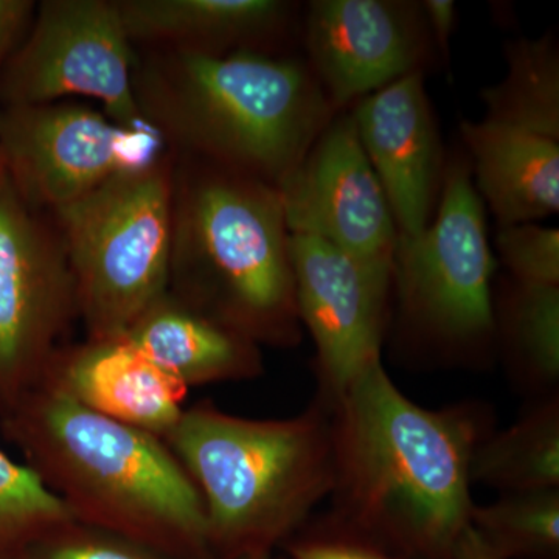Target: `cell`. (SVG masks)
<instances>
[{
  "label": "cell",
  "mask_w": 559,
  "mask_h": 559,
  "mask_svg": "<svg viewBox=\"0 0 559 559\" xmlns=\"http://www.w3.org/2000/svg\"><path fill=\"white\" fill-rule=\"evenodd\" d=\"M334 481L320 525L403 559H454L471 525V462L492 432L485 404L430 411L407 399L382 360L330 407Z\"/></svg>",
  "instance_id": "obj_1"
},
{
  "label": "cell",
  "mask_w": 559,
  "mask_h": 559,
  "mask_svg": "<svg viewBox=\"0 0 559 559\" xmlns=\"http://www.w3.org/2000/svg\"><path fill=\"white\" fill-rule=\"evenodd\" d=\"M132 86L146 127L175 156L278 187L337 112L305 58L135 49Z\"/></svg>",
  "instance_id": "obj_2"
},
{
  "label": "cell",
  "mask_w": 559,
  "mask_h": 559,
  "mask_svg": "<svg viewBox=\"0 0 559 559\" xmlns=\"http://www.w3.org/2000/svg\"><path fill=\"white\" fill-rule=\"evenodd\" d=\"M0 428L73 521L178 558L216 559L200 492L162 437L47 385L0 417Z\"/></svg>",
  "instance_id": "obj_3"
},
{
  "label": "cell",
  "mask_w": 559,
  "mask_h": 559,
  "mask_svg": "<svg viewBox=\"0 0 559 559\" xmlns=\"http://www.w3.org/2000/svg\"><path fill=\"white\" fill-rule=\"evenodd\" d=\"M289 238L277 187L175 156L168 290L179 299L260 347H296L301 325Z\"/></svg>",
  "instance_id": "obj_4"
},
{
  "label": "cell",
  "mask_w": 559,
  "mask_h": 559,
  "mask_svg": "<svg viewBox=\"0 0 559 559\" xmlns=\"http://www.w3.org/2000/svg\"><path fill=\"white\" fill-rule=\"evenodd\" d=\"M164 440L200 492L216 559L274 554L333 488L331 414L319 401L280 419L240 417L200 401Z\"/></svg>",
  "instance_id": "obj_5"
},
{
  "label": "cell",
  "mask_w": 559,
  "mask_h": 559,
  "mask_svg": "<svg viewBox=\"0 0 559 559\" xmlns=\"http://www.w3.org/2000/svg\"><path fill=\"white\" fill-rule=\"evenodd\" d=\"M496 263L487 210L465 150L447 156L436 215L399 238L392 266L400 347L440 366L481 369L496 358Z\"/></svg>",
  "instance_id": "obj_6"
},
{
  "label": "cell",
  "mask_w": 559,
  "mask_h": 559,
  "mask_svg": "<svg viewBox=\"0 0 559 559\" xmlns=\"http://www.w3.org/2000/svg\"><path fill=\"white\" fill-rule=\"evenodd\" d=\"M175 156L109 179L50 213L75 280L87 337L123 336L168 289Z\"/></svg>",
  "instance_id": "obj_7"
},
{
  "label": "cell",
  "mask_w": 559,
  "mask_h": 559,
  "mask_svg": "<svg viewBox=\"0 0 559 559\" xmlns=\"http://www.w3.org/2000/svg\"><path fill=\"white\" fill-rule=\"evenodd\" d=\"M76 319L75 280L57 224L22 200L7 176L0 183V417L43 382Z\"/></svg>",
  "instance_id": "obj_8"
},
{
  "label": "cell",
  "mask_w": 559,
  "mask_h": 559,
  "mask_svg": "<svg viewBox=\"0 0 559 559\" xmlns=\"http://www.w3.org/2000/svg\"><path fill=\"white\" fill-rule=\"evenodd\" d=\"M134 62L117 0H44L0 73V106L79 95L97 102L121 127L151 130L135 102Z\"/></svg>",
  "instance_id": "obj_9"
},
{
  "label": "cell",
  "mask_w": 559,
  "mask_h": 559,
  "mask_svg": "<svg viewBox=\"0 0 559 559\" xmlns=\"http://www.w3.org/2000/svg\"><path fill=\"white\" fill-rule=\"evenodd\" d=\"M0 151L22 200L44 213L79 201L167 153L151 130H130L100 109L61 100L0 106Z\"/></svg>",
  "instance_id": "obj_10"
},
{
  "label": "cell",
  "mask_w": 559,
  "mask_h": 559,
  "mask_svg": "<svg viewBox=\"0 0 559 559\" xmlns=\"http://www.w3.org/2000/svg\"><path fill=\"white\" fill-rule=\"evenodd\" d=\"M297 311L316 347V401L331 407L349 382L381 360L392 312V272L330 242L290 235Z\"/></svg>",
  "instance_id": "obj_11"
},
{
  "label": "cell",
  "mask_w": 559,
  "mask_h": 559,
  "mask_svg": "<svg viewBox=\"0 0 559 559\" xmlns=\"http://www.w3.org/2000/svg\"><path fill=\"white\" fill-rule=\"evenodd\" d=\"M277 189L290 235L319 238L392 272L399 229L348 109L334 116Z\"/></svg>",
  "instance_id": "obj_12"
},
{
  "label": "cell",
  "mask_w": 559,
  "mask_h": 559,
  "mask_svg": "<svg viewBox=\"0 0 559 559\" xmlns=\"http://www.w3.org/2000/svg\"><path fill=\"white\" fill-rule=\"evenodd\" d=\"M300 35L308 66L337 112L414 72L436 49L414 0H312Z\"/></svg>",
  "instance_id": "obj_13"
},
{
  "label": "cell",
  "mask_w": 559,
  "mask_h": 559,
  "mask_svg": "<svg viewBox=\"0 0 559 559\" xmlns=\"http://www.w3.org/2000/svg\"><path fill=\"white\" fill-rule=\"evenodd\" d=\"M348 110L400 237L421 234L436 215L447 165L425 72L393 81Z\"/></svg>",
  "instance_id": "obj_14"
},
{
  "label": "cell",
  "mask_w": 559,
  "mask_h": 559,
  "mask_svg": "<svg viewBox=\"0 0 559 559\" xmlns=\"http://www.w3.org/2000/svg\"><path fill=\"white\" fill-rule=\"evenodd\" d=\"M39 385L162 439L178 425L189 392L123 336L68 342L55 353Z\"/></svg>",
  "instance_id": "obj_15"
},
{
  "label": "cell",
  "mask_w": 559,
  "mask_h": 559,
  "mask_svg": "<svg viewBox=\"0 0 559 559\" xmlns=\"http://www.w3.org/2000/svg\"><path fill=\"white\" fill-rule=\"evenodd\" d=\"M135 49L223 57L288 53L300 32L299 3L285 0H117Z\"/></svg>",
  "instance_id": "obj_16"
},
{
  "label": "cell",
  "mask_w": 559,
  "mask_h": 559,
  "mask_svg": "<svg viewBox=\"0 0 559 559\" xmlns=\"http://www.w3.org/2000/svg\"><path fill=\"white\" fill-rule=\"evenodd\" d=\"M123 337L187 389L255 380L264 371L255 341L168 289L140 312Z\"/></svg>",
  "instance_id": "obj_17"
},
{
  "label": "cell",
  "mask_w": 559,
  "mask_h": 559,
  "mask_svg": "<svg viewBox=\"0 0 559 559\" xmlns=\"http://www.w3.org/2000/svg\"><path fill=\"white\" fill-rule=\"evenodd\" d=\"M474 189L499 227L536 223L559 210V142L495 121H460Z\"/></svg>",
  "instance_id": "obj_18"
},
{
  "label": "cell",
  "mask_w": 559,
  "mask_h": 559,
  "mask_svg": "<svg viewBox=\"0 0 559 559\" xmlns=\"http://www.w3.org/2000/svg\"><path fill=\"white\" fill-rule=\"evenodd\" d=\"M496 355L533 400L559 393V286L502 278L495 290Z\"/></svg>",
  "instance_id": "obj_19"
},
{
  "label": "cell",
  "mask_w": 559,
  "mask_h": 559,
  "mask_svg": "<svg viewBox=\"0 0 559 559\" xmlns=\"http://www.w3.org/2000/svg\"><path fill=\"white\" fill-rule=\"evenodd\" d=\"M473 484L500 495L559 488V393L533 400L510 428L492 430L471 462Z\"/></svg>",
  "instance_id": "obj_20"
},
{
  "label": "cell",
  "mask_w": 559,
  "mask_h": 559,
  "mask_svg": "<svg viewBox=\"0 0 559 559\" xmlns=\"http://www.w3.org/2000/svg\"><path fill=\"white\" fill-rule=\"evenodd\" d=\"M507 75L480 92L485 120L559 142V46L557 36L507 40Z\"/></svg>",
  "instance_id": "obj_21"
},
{
  "label": "cell",
  "mask_w": 559,
  "mask_h": 559,
  "mask_svg": "<svg viewBox=\"0 0 559 559\" xmlns=\"http://www.w3.org/2000/svg\"><path fill=\"white\" fill-rule=\"evenodd\" d=\"M471 527L499 559H559V488L474 506Z\"/></svg>",
  "instance_id": "obj_22"
},
{
  "label": "cell",
  "mask_w": 559,
  "mask_h": 559,
  "mask_svg": "<svg viewBox=\"0 0 559 559\" xmlns=\"http://www.w3.org/2000/svg\"><path fill=\"white\" fill-rule=\"evenodd\" d=\"M73 521L68 507L25 463L0 450V558Z\"/></svg>",
  "instance_id": "obj_23"
},
{
  "label": "cell",
  "mask_w": 559,
  "mask_h": 559,
  "mask_svg": "<svg viewBox=\"0 0 559 559\" xmlns=\"http://www.w3.org/2000/svg\"><path fill=\"white\" fill-rule=\"evenodd\" d=\"M9 559H182L80 522L50 530Z\"/></svg>",
  "instance_id": "obj_24"
},
{
  "label": "cell",
  "mask_w": 559,
  "mask_h": 559,
  "mask_svg": "<svg viewBox=\"0 0 559 559\" xmlns=\"http://www.w3.org/2000/svg\"><path fill=\"white\" fill-rule=\"evenodd\" d=\"M496 249L509 277L559 286V230L536 223L499 227Z\"/></svg>",
  "instance_id": "obj_25"
},
{
  "label": "cell",
  "mask_w": 559,
  "mask_h": 559,
  "mask_svg": "<svg viewBox=\"0 0 559 559\" xmlns=\"http://www.w3.org/2000/svg\"><path fill=\"white\" fill-rule=\"evenodd\" d=\"M285 546L290 559H403L323 525L294 536Z\"/></svg>",
  "instance_id": "obj_26"
},
{
  "label": "cell",
  "mask_w": 559,
  "mask_h": 559,
  "mask_svg": "<svg viewBox=\"0 0 559 559\" xmlns=\"http://www.w3.org/2000/svg\"><path fill=\"white\" fill-rule=\"evenodd\" d=\"M36 7L33 0H0V73L27 35Z\"/></svg>",
  "instance_id": "obj_27"
},
{
  "label": "cell",
  "mask_w": 559,
  "mask_h": 559,
  "mask_svg": "<svg viewBox=\"0 0 559 559\" xmlns=\"http://www.w3.org/2000/svg\"><path fill=\"white\" fill-rule=\"evenodd\" d=\"M421 10L428 24L433 49L444 60L450 58V44L457 22V7L452 0H423Z\"/></svg>",
  "instance_id": "obj_28"
},
{
  "label": "cell",
  "mask_w": 559,
  "mask_h": 559,
  "mask_svg": "<svg viewBox=\"0 0 559 559\" xmlns=\"http://www.w3.org/2000/svg\"><path fill=\"white\" fill-rule=\"evenodd\" d=\"M454 559H499L488 549L487 544L477 535L473 527L466 528L460 538Z\"/></svg>",
  "instance_id": "obj_29"
},
{
  "label": "cell",
  "mask_w": 559,
  "mask_h": 559,
  "mask_svg": "<svg viewBox=\"0 0 559 559\" xmlns=\"http://www.w3.org/2000/svg\"><path fill=\"white\" fill-rule=\"evenodd\" d=\"M7 179V168H5V160H3V154L2 151H0V183L3 182V180Z\"/></svg>",
  "instance_id": "obj_30"
},
{
  "label": "cell",
  "mask_w": 559,
  "mask_h": 559,
  "mask_svg": "<svg viewBox=\"0 0 559 559\" xmlns=\"http://www.w3.org/2000/svg\"><path fill=\"white\" fill-rule=\"evenodd\" d=\"M241 559H277L274 557V554H259V555H250V557L241 558Z\"/></svg>",
  "instance_id": "obj_31"
},
{
  "label": "cell",
  "mask_w": 559,
  "mask_h": 559,
  "mask_svg": "<svg viewBox=\"0 0 559 559\" xmlns=\"http://www.w3.org/2000/svg\"><path fill=\"white\" fill-rule=\"evenodd\" d=\"M0 559H9V558H0Z\"/></svg>",
  "instance_id": "obj_32"
}]
</instances>
